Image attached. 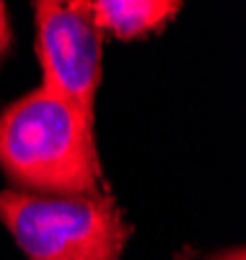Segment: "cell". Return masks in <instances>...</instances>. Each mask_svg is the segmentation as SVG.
I'll use <instances>...</instances> for the list:
<instances>
[{
  "label": "cell",
  "instance_id": "277c9868",
  "mask_svg": "<svg viewBox=\"0 0 246 260\" xmlns=\"http://www.w3.org/2000/svg\"><path fill=\"white\" fill-rule=\"evenodd\" d=\"M86 16L99 31H109L117 39H138L150 31H158L169 18L182 8V3L169 0H96L80 3Z\"/></svg>",
  "mask_w": 246,
  "mask_h": 260
},
{
  "label": "cell",
  "instance_id": "5b68a950",
  "mask_svg": "<svg viewBox=\"0 0 246 260\" xmlns=\"http://www.w3.org/2000/svg\"><path fill=\"white\" fill-rule=\"evenodd\" d=\"M8 45H11V26H8V13H6V6L0 3V57L8 52Z\"/></svg>",
  "mask_w": 246,
  "mask_h": 260
},
{
  "label": "cell",
  "instance_id": "7a4b0ae2",
  "mask_svg": "<svg viewBox=\"0 0 246 260\" xmlns=\"http://www.w3.org/2000/svg\"><path fill=\"white\" fill-rule=\"evenodd\" d=\"M0 221L29 260H119L132 234L109 195L3 190Z\"/></svg>",
  "mask_w": 246,
  "mask_h": 260
},
{
  "label": "cell",
  "instance_id": "3957f363",
  "mask_svg": "<svg viewBox=\"0 0 246 260\" xmlns=\"http://www.w3.org/2000/svg\"><path fill=\"white\" fill-rule=\"evenodd\" d=\"M36 55L42 89L68 102L94 122V99L101 78V31L80 3H36Z\"/></svg>",
  "mask_w": 246,
  "mask_h": 260
},
{
  "label": "cell",
  "instance_id": "6da1fadb",
  "mask_svg": "<svg viewBox=\"0 0 246 260\" xmlns=\"http://www.w3.org/2000/svg\"><path fill=\"white\" fill-rule=\"evenodd\" d=\"M94 122L47 89L13 102L0 115V167L24 187L50 195H96Z\"/></svg>",
  "mask_w": 246,
  "mask_h": 260
},
{
  "label": "cell",
  "instance_id": "8992f818",
  "mask_svg": "<svg viewBox=\"0 0 246 260\" xmlns=\"http://www.w3.org/2000/svg\"><path fill=\"white\" fill-rule=\"evenodd\" d=\"M215 260H243V252H241V250H236L233 255H231V252H226V255H218Z\"/></svg>",
  "mask_w": 246,
  "mask_h": 260
}]
</instances>
